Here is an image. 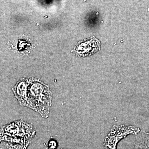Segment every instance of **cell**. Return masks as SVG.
<instances>
[{"instance_id":"6da1fadb","label":"cell","mask_w":149,"mask_h":149,"mask_svg":"<svg viewBox=\"0 0 149 149\" xmlns=\"http://www.w3.org/2000/svg\"><path fill=\"white\" fill-rule=\"evenodd\" d=\"M52 93L49 86L39 81L29 83L27 89V107L47 118L52 105Z\"/></svg>"},{"instance_id":"7a4b0ae2","label":"cell","mask_w":149,"mask_h":149,"mask_svg":"<svg viewBox=\"0 0 149 149\" xmlns=\"http://www.w3.org/2000/svg\"><path fill=\"white\" fill-rule=\"evenodd\" d=\"M100 41L95 37H91V39L78 45L76 49L77 53L81 56L91 55L100 50Z\"/></svg>"},{"instance_id":"277c9868","label":"cell","mask_w":149,"mask_h":149,"mask_svg":"<svg viewBox=\"0 0 149 149\" xmlns=\"http://www.w3.org/2000/svg\"><path fill=\"white\" fill-rule=\"evenodd\" d=\"M57 144L56 141L52 140L49 142V149H55L56 147Z\"/></svg>"},{"instance_id":"3957f363","label":"cell","mask_w":149,"mask_h":149,"mask_svg":"<svg viewBox=\"0 0 149 149\" xmlns=\"http://www.w3.org/2000/svg\"><path fill=\"white\" fill-rule=\"evenodd\" d=\"M29 83L27 80H21L13 88L15 97L22 106H27V89Z\"/></svg>"}]
</instances>
